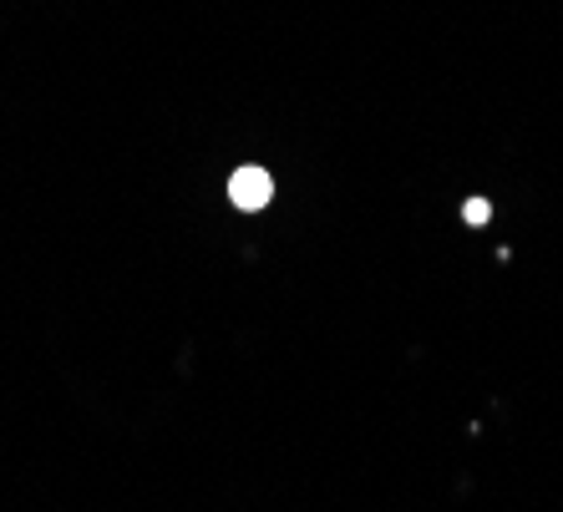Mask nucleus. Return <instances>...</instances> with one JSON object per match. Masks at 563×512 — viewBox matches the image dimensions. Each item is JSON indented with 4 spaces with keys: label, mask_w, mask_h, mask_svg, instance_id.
<instances>
[{
    "label": "nucleus",
    "mask_w": 563,
    "mask_h": 512,
    "mask_svg": "<svg viewBox=\"0 0 563 512\" xmlns=\"http://www.w3.org/2000/svg\"><path fill=\"white\" fill-rule=\"evenodd\" d=\"M269 198H275V178L264 168H239L234 178H229V203H234V209L260 213Z\"/></svg>",
    "instance_id": "obj_1"
},
{
    "label": "nucleus",
    "mask_w": 563,
    "mask_h": 512,
    "mask_svg": "<svg viewBox=\"0 0 563 512\" xmlns=\"http://www.w3.org/2000/svg\"><path fill=\"white\" fill-rule=\"evenodd\" d=\"M467 224H487V219H493V203H487V198H467Z\"/></svg>",
    "instance_id": "obj_2"
}]
</instances>
